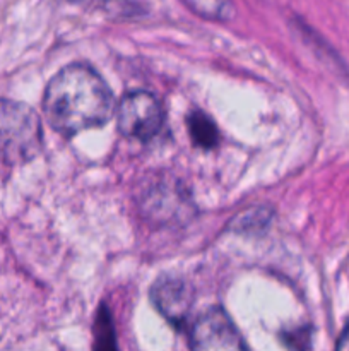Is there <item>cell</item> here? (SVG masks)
Segmentation results:
<instances>
[{"label": "cell", "instance_id": "2", "mask_svg": "<svg viewBox=\"0 0 349 351\" xmlns=\"http://www.w3.org/2000/svg\"><path fill=\"white\" fill-rule=\"evenodd\" d=\"M43 146L41 120L26 103L0 99V161L23 165L34 160Z\"/></svg>", "mask_w": 349, "mask_h": 351}, {"label": "cell", "instance_id": "6", "mask_svg": "<svg viewBox=\"0 0 349 351\" xmlns=\"http://www.w3.org/2000/svg\"><path fill=\"white\" fill-rule=\"evenodd\" d=\"M188 134H190L192 143L202 149H212L219 143V130L218 125L212 122L209 115H205L201 110H194L187 117Z\"/></svg>", "mask_w": 349, "mask_h": 351}, {"label": "cell", "instance_id": "8", "mask_svg": "<svg viewBox=\"0 0 349 351\" xmlns=\"http://www.w3.org/2000/svg\"><path fill=\"white\" fill-rule=\"evenodd\" d=\"M94 335H96V348L98 350H109L116 348L115 343V332H113L112 319H109L108 308H103L96 317L94 326Z\"/></svg>", "mask_w": 349, "mask_h": 351}, {"label": "cell", "instance_id": "4", "mask_svg": "<svg viewBox=\"0 0 349 351\" xmlns=\"http://www.w3.org/2000/svg\"><path fill=\"white\" fill-rule=\"evenodd\" d=\"M190 348L198 351L245 350L246 343L221 307H212L198 315L188 331Z\"/></svg>", "mask_w": 349, "mask_h": 351}, {"label": "cell", "instance_id": "7", "mask_svg": "<svg viewBox=\"0 0 349 351\" xmlns=\"http://www.w3.org/2000/svg\"><path fill=\"white\" fill-rule=\"evenodd\" d=\"M185 7L197 14L198 17L218 23H228L235 17L233 0H180Z\"/></svg>", "mask_w": 349, "mask_h": 351}, {"label": "cell", "instance_id": "3", "mask_svg": "<svg viewBox=\"0 0 349 351\" xmlns=\"http://www.w3.org/2000/svg\"><path fill=\"white\" fill-rule=\"evenodd\" d=\"M116 122L123 136L146 143L156 137L163 127V106L149 91L127 93L116 108Z\"/></svg>", "mask_w": 349, "mask_h": 351}, {"label": "cell", "instance_id": "1", "mask_svg": "<svg viewBox=\"0 0 349 351\" xmlns=\"http://www.w3.org/2000/svg\"><path fill=\"white\" fill-rule=\"evenodd\" d=\"M43 112L58 134L70 137L105 125L113 113V95L94 69L72 64L48 82Z\"/></svg>", "mask_w": 349, "mask_h": 351}, {"label": "cell", "instance_id": "5", "mask_svg": "<svg viewBox=\"0 0 349 351\" xmlns=\"http://www.w3.org/2000/svg\"><path fill=\"white\" fill-rule=\"evenodd\" d=\"M151 300L161 315L174 328L187 324L194 295L187 281L177 276H161L151 288Z\"/></svg>", "mask_w": 349, "mask_h": 351}, {"label": "cell", "instance_id": "10", "mask_svg": "<svg viewBox=\"0 0 349 351\" xmlns=\"http://www.w3.org/2000/svg\"><path fill=\"white\" fill-rule=\"evenodd\" d=\"M74 2L84 3V2H96V0H74ZM108 2H112V0H108ZM116 2H120V0H116Z\"/></svg>", "mask_w": 349, "mask_h": 351}, {"label": "cell", "instance_id": "9", "mask_svg": "<svg viewBox=\"0 0 349 351\" xmlns=\"http://www.w3.org/2000/svg\"><path fill=\"white\" fill-rule=\"evenodd\" d=\"M337 350H349V326L344 329L337 341Z\"/></svg>", "mask_w": 349, "mask_h": 351}]
</instances>
